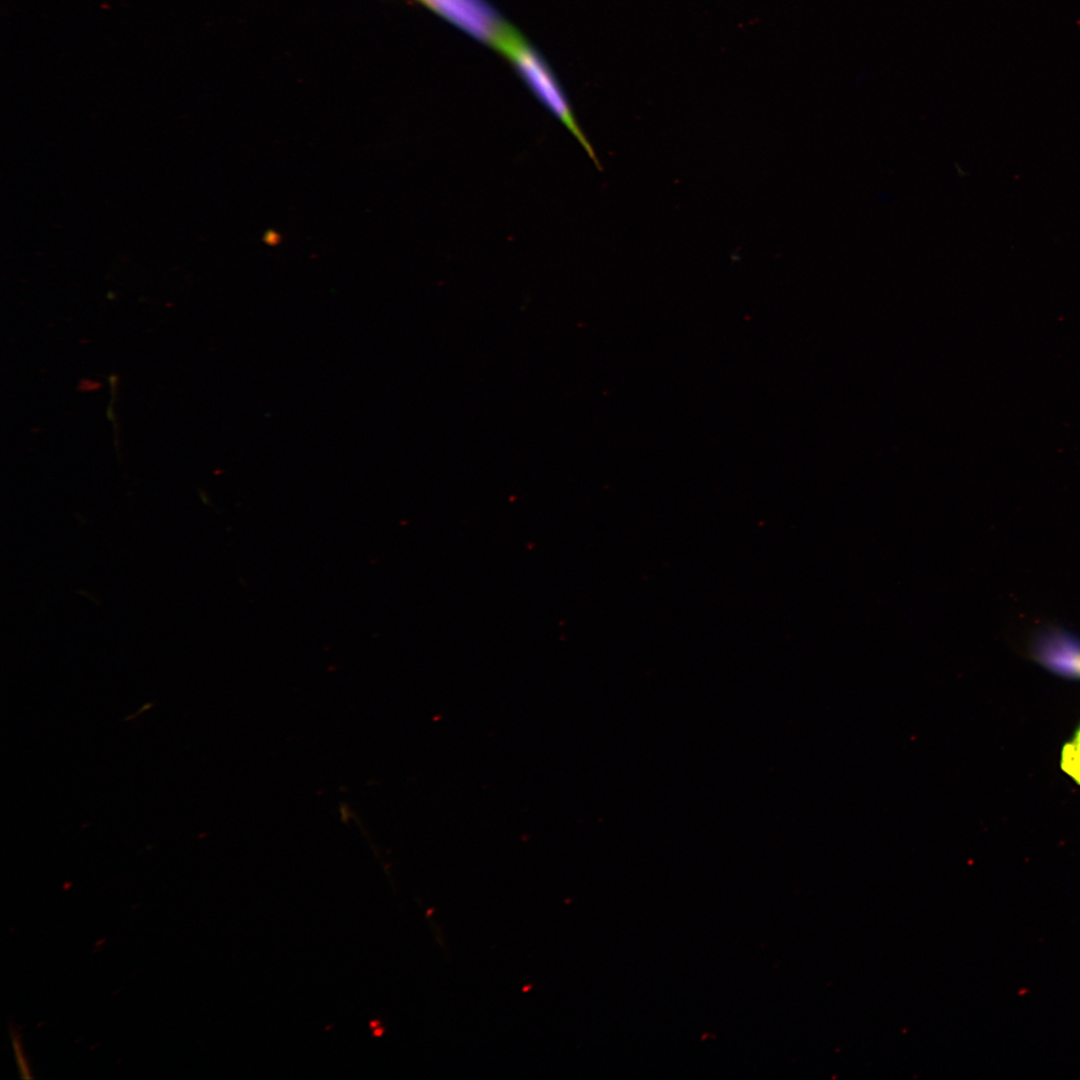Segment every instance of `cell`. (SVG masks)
Segmentation results:
<instances>
[{"label": "cell", "instance_id": "obj_1", "mask_svg": "<svg viewBox=\"0 0 1080 1080\" xmlns=\"http://www.w3.org/2000/svg\"><path fill=\"white\" fill-rule=\"evenodd\" d=\"M499 49L510 59L538 99L565 125L599 166L590 143L577 124L564 93L543 58L513 31Z\"/></svg>", "mask_w": 1080, "mask_h": 1080}, {"label": "cell", "instance_id": "obj_4", "mask_svg": "<svg viewBox=\"0 0 1080 1080\" xmlns=\"http://www.w3.org/2000/svg\"><path fill=\"white\" fill-rule=\"evenodd\" d=\"M13 1047H14V1051H15L16 1056H17L16 1057L17 1058V1063H18L20 1071L22 1073V1077L23 1078H30L31 1075L29 1074V1070L27 1068L25 1059L22 1056V1049L20 1047V1044H19V1041H18L17 1038H13Z\"/></svg>", "mask_w": 1080, "mask_h": 1080}, {"label": "cell", "instance_id": "obj_3", "mask_svg": "<svg viewBox=\"0 0 1080 1080\" xmlns=\"http://www.w3.org/2000/svg\"><path fill=\"white\" fill-rule=\"evenodd\" d=\"M1062 768L1080 784V728L1074 738L1064 746Z\"/></svg>", "mask_w": 1080, "mask_h": 1080}, {"label": "cell", "instance_id": "obj_2", "mask_svg": "<svg viewBox=\"0 0 1080 1080\" xmlns=\"http://www.w3.org/2000/svg\"><path fill=\"white\" fill-rule=\"evenodd\" d=\"M420 1L465 32L497 48L512 32L485 0Z\"/></svg>", "mask_w": 1080, "mask_h": 1080}]
</instances>
